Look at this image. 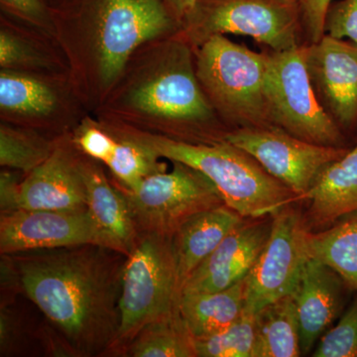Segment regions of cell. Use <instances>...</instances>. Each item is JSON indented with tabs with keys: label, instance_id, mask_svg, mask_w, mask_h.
<instances>
[{
	"label": "cell",
	"instance_id": "cell-6",
	"mask_svg": "<svg viewBox=\"0 0 357 357\" xmlns=\"http://www.w3.org/2000/svg\"><path fill=\"white\" fill-rule=\"evenodd\" d=\"M172 163L171 172L149 176L135 189L116 184L126 197L138 234L172 237L192 215L225 204L204 174L181 162Z\"/></svg>",
	"mask_w": 357,
	"mask_h": 357
},
{
	"label": "cell",
	"instance_id": "cell-16",
	"mask_svg": "<svg viewBox=\"0 0 357 357\" xmlns=\"http://www.w3.org/2000/svg\"><path fill=\"white\" fill-rule=\"evenodd\" d=\"M344 279L325 263L310 258L303 267L291 297L299 321L302 356L314 351L344 307Z\"/></svg>",
	"mask_w": 357,
	"mask_h": 357
},
{
	"label": "cell",
	"instance_id": "cell-9",
	"mask_svg": "<svg viewBox=\"0 0 357 357\" xmlns=\"http://www.w3.org/2000/svg\"><path fill=\"white\" fill-rule=\"evenodd\" d=\"M250 155L270 175L292 190L299 202L314 178L349 149L314 144L276 126L241 128L223 138Z\"/></svg>",
	"mask_w": 357,
	"mask_h": 357
},
{
	"label": "cell",
	"instance_id": "cell-28",
	"mask_svg": "<svg viewBox=\"0 0 357 357\" xmlns=\"http://www.w3.org/2000/svg\"><path fill=\"white\" fill-rule=\"evenodd\" d=\"M312 356L357 357V294L337 325L319 338Z\"/></svg>",
	"mask_w": 357,
	"mask_h": 357
},
{
	"label": "cell",
	"instance_id": "cell-19",
	"mask_svg": "<svg viewBox=\"0 0 357 357\" xmlns=\"http://www.w3.org/2000/svg\"><path fill=\"white\" fill-rule=\"evenodd\" d=\"M245 220L225 204L192 215L178 227L172 245L181 295L192 272Z\"/></svg>",
	"mask_w": 357,
	"mask_h": 357
},
{
	"label": "cell",
	"instance_id": "cell-7",
	"mask_svg": "<svg viewBox=\"0 0 357 357\" xmlns=\"http://www.w3.org/2000/svg\"><path fill=\"white\" fill-rule=\"evenodd\" d=\"M188 33L201 45L215 35L251 37L273 52L299 45L300 0H198L187 20Z\"/></svg>",
	"mask_w": 357,
	"mask_h": 357
},
{
	"label": "cell",
	"instance_id": "cell-4",
	"mask_svg": "<svg viewBox=\"0 0 357 357\" xmlns=\"http://www.w3.org/2000/svg\"><path fill=\"white\" fill-rule=\"evenodd\" d=\"M269 54L249 50L215 35L201 44L197 77L213 105L241 128L273 126L270 121L265 82Z\"/></svg>",
	"mask_w": 357,
	"mask_h": 357
},
{
	"label": "cell",
	"instance_id": "cell-34",
	"mask_svg": "<svg viewBox=\"0 0 357 357\" xmlns=\"http://www.w3.org/2000/svg\"><path fill=\"white\" fill-rule=\"evenodd\" d=\"M22 180L16 172L2 171L0 174V213L20 210Z\"/></svg>",
	"mask_w": 357,
	"mask_h": 357
},
{
	"label": "cell",
	"instance_id": "cell-37",
	"mask_svg": "<svg viewBox=\"0 0 357 357\" xmlns=\"http://www.w3.org/2000/svg\"><path fill=\"white\" fill-rule=\"evenodd\" d=\"M165 2L176 18L187 20L194 13L198 0H165Z\"/></svg>",
	"mask_w": 357,
	"mask_h": 357
},
{
	"label": "cell",
	"instance_id": "cell-27",
	"mask_svg": "<svg viewBox=\"0 0 357 357\" xmlns=\"http://www.w3.org/2000/svg\"><path fill=\"white\" fill-rule=\"evenodd\" d=\"M195 345L197 357H256L255 314L244 311L222 332L195 340Z\"/></svg>",
	"mask_w": 357,
	"mask_h": 357
},
{
	"label": "cell",
	"instance_id": "cell-18",
	"mask_svg": "<svg viewBox=\"0 0 357 357\" xmlns=\"http://www.w3.org/2000/svg\"><path fill=\"white\" fill-rule=\"evenodd\" d=\"M302 201L307 204L304 218L310 230L328 229L357 213V142L319 172Z\"/></svg>",
	"mask_w": 357,
	"mask_h": 357
},
{
	"label": "cell",
	"instance_id": "cell-17",
	"mask_svg": "<svg viewBox=\"0 0 357 357\" xmlns=\"http://www.w3.org/2000/svg\"><path fill=\"white\" fill-rule=\"evenodd\" d=\"M81 170L86 192V206L105 248L126 257L137 241L138 234L128 202L121 189L109 182L96 160L82 153Z\"/></svg>",
	"mask_w": 357,
	"mask_h": 357
},
{
	"label": "cell",
	"instance_id": "cell-31",
	"mask_svg": "<svg viewBox=\"0 0 357 357\" xmlns=\"http://www.w3.org/2000/svg\"><path fill=\"white\" fill-rule=\"evenodd\" d=\"M73 142L81 153L107 164L114 154L117 138L102 129L88 126L77 132Z\"/></svg>",
	"mask_w": 357,
	"mask_h": 357
},
{
	"label": "cell",
	"instance_id": "cell-5",
	"mask_svg": "<svg viewBox=\"0 0 357 357\" xmlns=\"http://www.w3.org/2000/svg\"><path fill=\"white\" fill-rule=\"evenodd\" d=\"M265 96L273 126L307 142L342 147L337 123L314 93L307 46L269 54Z\"/></svg>",
	"mask_w": 357,
	"mask_h": 357
},
{
	"label": "cell",
	"instance_id": "cell-32",
	"mask_svg": "<svg viewBox=\"0 0 357 357\" xmlns=\"http://www.w3.org/2000/svg\"><path fill=\"white\" fill-rule=\"evenodd\" d=\"M333 0H300L303 27L310 42L317 43L325 36L326 13Z\"/></svg>",
	"mask_w": 357,
	"mask_h": 357
},
{
	"label": "cell",
	"instance_id": "cell-14",
	"mask_svg": "<svg viewBox=\"0 0 357 357\" xmlns=\"http://www.w3.org/2000/svg\"><path fill=\"white\" fill-rule=\"evenodd\" d=\"M245 220L192 272L182 294L215 292L244 280L269 238L270 220Z\"/></svg>",
	"mask_w": 357,
	"mask_h": 357
},
{
	"label": "cell",
	"instance_id": "cell-33",
	"mask_svg": "<svg viewBox=\"0 0 357 357\" xmlns=\"http://www.w3.org/2000/svg\"><path fill=\"white\" fill-rule=\"evenodd\" d=\"M1 270V303L0 305L11 304L15 302L16 297L23 294L22 283L20 270L13 255H1L0 260Z\"/></svg>",
	"mask_w": 357,
	"mask_h": 357
},
{
	"label": "cell",
	"instance_id": "cell-1",
	"mask_svg": "<svg viewBox=\"0 0 357 357\" xmlns=\"http://www.w3.org/2000/svg\"><path fill=\"white\" fill-rule=\"evenodd\" d=\"M13 255L23 294L74 357L107 356L121 324L126 256L96 244Z\"/></svg>",
	"mask_w": 357,
	"mask_h": 357
},
{
	"label": "cell",
	"instance_id": "cell-2",
	"mask_svg": "<svg viewBox=\"0 0 357 357\" xmlns=\"http://www.w3.org/2000/svg\"><path fill=\"white\" fill-rule=\"evenodd\" d=\"M149 148L160 158L181 162L204 174L223 201L241 217H271L291 204L297 195L277 180L250 155L225 139L208 143L143 132L124 133Z\"/></svg>",
	"mask_w": 357,
	"mask_h": 357
},
{
	"label": "cell",
	"instance_id": "cell-10",
	"mask_svg": "<svg viewBox=\"0 0 357 357\" xmlns=\"http://www.w3.org/2000/svg\"><path fill=\"white\" fill-rule=\"evenodd\" d=\"M171 27L170 14L162 0H102L96 45L105 84L114 83L139 45Z\"/></svg>",
	"mask_w": 357,
	"mask_h": 357
},
{
	"label": "cell",
	"instance_id": "cell-11",
	"mask_svg": "<svg viewBox=\"0 0 357 357\" xmlns=\"http://www.w3.org/2000/svg\"><path fill=\"white\" fill-rule=\"evenodd\" d=\"M96 244L105 246L88 210H20L0 213V253L16 255Z\"/></svg>",
	"mask_w": 357,
	"mask_h": 357
},
{
	"label": "cell",
	"instance_id": "cell-8",
	"mask_svg": "<svg viewBox=\"0 0 357 357\" xmlns=\"http://www.w3.org/2000/svg\"><path fill=\"white\" fill-rule=\"evenodd\" d=\"M272 227L262 252L244 279V311L255 314L274 301L292 294L310 259L304 215L287 206L271 215Z\"/></svg>",
	"mask_w": 357,
	"mask_h": 357
},
{
	"label": "cell",
	"instance_id": "cell-24",
	"mask_svg": "<svg viewBox=\"0 0 357 357\" xmlns=\"http://www.w3.org/2000/svg\"><path fill=\"white\" fill-rule=\"evenodd\" d=\"M56 96L34 77L4 70L0 75V107L25 116H44L55 109Z\"/></svg>",
	"mask_w": 357,
	"mask_h": 357
},
{
	"label": "cell",
	"instance_id": "cell-25",
	"mask_svg": "<svg viewBox=\"0 0 357 357\" xmlns=\"http://www.w3.org/2000/svg\"><path fill=\"white\" fill-rule=\"evenodd\" d=\"M115 137L116 147L105 165L116 178L117 185L128 190L135 189L145 178L167 171L166 164L160 162V157L149 148L124 133Z\"/></svg>",
	"mask_w": 357,
	"mask_h": 357
},
{
	"label": "cell",
	"instance_id": "cell-3",
	"mask_svg": "<svg viewBox=\"0 0 357 357\" xmlns=\"http://www.w3.org/2000/svg\"><path fill=\"white\" fill-rule=\"evenodd\" d=\"M180 299L172 237L140 234L124 264L121 324L107 356L124 357L138 333L178 310Z\"/></svg>",
	"mask_w": 357,
	"mask_h": 357
},
{
	"label": "cell",
	"instance_id": "cell-29",
	"mask_svg": "<svg viewBox=\"0 0 357 357\" xmlns=\"http://www.w3.org/2000/svg\"><path fill=\"white\" fill-rule=\"evenodd\" d=\"M0 306V356H20L29 344V328L15 302Z\"/></svg>",
	"mask_w": 357,
	"mask_h": 357
},
{
	"label": "cell",
	"instance_id": "cell-13",
	"mask_svg": "<svg viewBox=\"0 0 357 357\" xmlns=\"http://www.w3.org/2000/svg\"><path fill=\"white\" fill-rule=\"evenodd\" d=\"M131 103L145 114L167 121L203 122L213 116L188 53L180 54L165 70L134 89Z\"/></svg>",
	"mask_w": 357,
	"mask_h": 357
},
{
	"label": "cell",
	"instance_id": "cell-35",
	"mask_svg": "<svg viewBox=\"0 0 357 357\" xmlns=\"http://www.w3.org/2000/svg\"><path fill=\"white\" fill-rule=\"evenodd\" d=\"M29 60V53L20 40L6 31L0 34V65L10 68Z\"/></svg>",
	"mask_w": 357,
	"mask_h": 357
},
{
	"label": "cell",
	"instance_id": "cell-21",
	"mask_svg": "<svg viewBox=\"0 0 357 357\" xmlns=\"http://www.w3.org/2000/svg\"><path fill=\"white\" fill-rule=\"evenodd\" d=\"M256 357L302 356L299 321L291 295L255 314Z\"/></svg>",
	"mask_w": 357,
	"mask_h": 357
},
{
	"label": "cell",
	"instance_id": "cell-12",
	"mask_svg": "<svg viewBox=\"0 0 357 357\" xmlns=\"http://www.w3.org/2000/svg\"><path fill=\"white\" fill-rule=\"evenodd\" d=\"M307 64L328 114L344 128L356 123L357 46L325 34L307 46Z\"/></svg>",
	"mask_w": 357,
	"mask_h": 357
},
{
	"label": "cell",
	"instance_id": "cell-26",
	"mask_svg": "<svg viewBox=\"0 0 357 357\" xmlns=\"http://www.w3.org/2000/svg\"><path fill=\"white\" fill-rule=\"evenodd\" d=\"M56 143L37 134L1 126L0 128V165L27 175L41 165L54 151Z\"/></svg>",
	"mask_w": 357,
	"mask_h": 357
},
{
	"label": "cell",
	"instance_id": "cell-20",
	"mask_svg": "<svg viewBox=\"0 0 357 357\" xmlns=\"http://www.w3.org/2000/svg\"><path fill=\"white\" fill-rule=\"evenodd\" d=\"M178 309L195 340L211 337L243 314L244 280L215 292L182 294Z\"/></svg>",
	"mask_w": 357,
	"mask_h": 357
},
{
	"label": "cell",
	"instance_id": "cell-36",
	"mask_svg": "<svg viewBox=\"0 0 357 357\" xmlns=\"http://www.w3.org/2000/svg\"><path fill=\"white\" fill-rule=\"evenodd\" d=\"M2 6L11 13L31 22L43 24L47 18L42 0H1Z\"/></svg>",
	"mask_w": 357,
	"mask_h": 357
},
{
	"label": "cell",
	"instance_id": "cell-15",
	"mask_svg": "<svg viewBox=\"0 0 357 357\" xmlns=\"http://www.w3.org/2000/svg\"><path fill=\"white\" fill-rule=\"evenodd\" d=\"M81 157L73 140L56 142L49 158L23 178L21 208L88 210Z\"/></svg>",
	"mask_w": 357,
	"mask_h": 357
},
{
	"label": "cell",
	"instance_id": "cell-22",
	"mask_svg": "<svg viewBox=\"0 0 357 357\" xmlns=\"http://www.w3.org/2000/svg\"><path fill=\"white\" fill-rule=\"evenodd\" d=\"M307 250L310 257L332 268L357 293V213L317 234L310 231Z\"/></svg>",
	"mask_w": 357,
	"mask_h": 357
},
{
	"label": "cell",
	"instance_id": "cell-23",
	"mask_svg": "<svg viewBox=\"0 0 357 357\" xmlns=\"http://www.w3.org/2000/svg\"><path fill=\"white\" fill-rule=\"evenodd\" d=\"M124 357H197L195 338L180 309L145 326L128 345Z\"/></svg>",
	"mask_w": 357,
	"mask_h": 357
},
{
	"label": "cell",
	"instance_id": "cell-30",
	"mask_svg": "<svg viewBox=\"0 0 357 357\" xmlns=\"http://www.w3.org/2000/svg\"><path fill=\"white\" fill-rule=\"evenodd\" d=\"M349 39L357 46V0H342L331 6L326 13L325 34Z\"/></svg>",
	"mask_w": 357,
	"mask_h": 357
}]
</instances>
